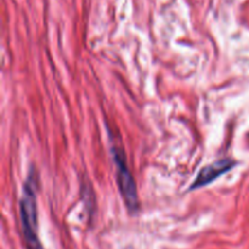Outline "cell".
<instances>
[{
	"instance_id": "obj_1",
	"label": "cell",
	"mask_w": 249,
	"mask_h": 249,
	"mask_svg": "<svg viewBox=\"0 0 249 249\" xmlns=\"http://www.w3.org/2000/svg\"><path fill=\"white\" fill-rule=\"evenodd\" d=\"M36 187L38 178L33 169L27 177L19 202L21 231L27 249H44L38 236V212H36Z\"/></svg>"
},
{
	"instance_id": "obj_2",
	"label": "cell",
	"mask_w": 249,
	"mask_h": 249,
	"mask_svg": "<svg viewBox=\"0 0 249 249\" xmlns=\"http://www.w3.org/2000/svg\"><path fill=\"white\" fill-rule=\"evenodd\" d=\"M112 156H113L114 165H116L117 173V184H118L119 192L123 197L125 206L130 213H136L139 211V197L138 189H136L135 180L133 174L129 169L126 157L123 151L117 146L112 148Z\"/></svg>"
},
{
	"instance_id": "obj_3",
	"label": "cell",
	"mask_w": 249,
	"mask_h": 249,
	"mask_svg": "<svg viewBox=\"0 0 249 249\" xmlns=\"http://www.w3.org/2000/svg\"><path fill=\"white\" fill-rule=\"evenodd\" d=\"M235 165L236 162L233 160H231V158H224V160H216V162L206 165L204 168H202L196 179L194 180L190 190L201 189V187L212 184L218 178H220L221 175L232 169Z\"/></svg>"
}]
</instances>
